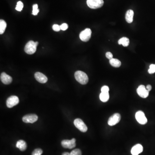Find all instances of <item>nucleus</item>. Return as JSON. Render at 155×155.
I'll return each instance as SVG.
<instances>
[{"label": "nucleus", "instance_id": "nucleus-1", "mask_svg": "<svg viewBox=\"0 0 155 155\" xmlns=\"http://www.w3.org/2000/svg\"><path fill=\"white\" fill-rule=\"evenodd\" d=\"M75 77L76 81L82 84H86L89 82V77L84 72L78 71L75 73Z\"/></svg>", "mask_w": 155, "mask_h": 155}, {"label": "nucleus", "instance_id": "nucleus-2", "mask_svg": "<svg viewBox=\"0 0 155 155\" xmlns=\"http://www.w3.org/2000/svg\"><path fill=\"white\" fill-rule=\"evenodd\" d=\"M38 44H39V42H38L29 41L26 44L25 47V51L28 54H34L36 51L37 47Z\"/></svg>", "mask_w": 155, "mask_h": 155}, {"label": "nucleus", "instance_id": "nucleus-3", "mask_svg": "<svg viewBox=\"0 0 155 155\" xmlns=\"http://www.w3.org/2000/svg\"><path fill=\"white\" fill-rule=\"evenodd\" d=\"M87 3L90 8L93 9L101 8L104 4L103 0H87Z\"/></svg>", "mask_w": 155, "mask_h": 155}, {"label": "nucleus", "instance_id": "nucleus-4", "mask_svg": "<svg viewBox=\"0 0 155 155\" xmlns=\"http://www.w3.org/2000/svg\"><path fill=\"white\" fill-rule=\"evenodd\" d=\"M75 126L82 132H85L88 130V127L83 121L80 118H76L74 121Z\"/></svg>", "mask_w": 155, "mask_h": 155}, {"label": "nucleus", "instance_id": "nucleus-5", "mask_svg": "<svg viewBox=\"0 0 155 155\" xmlns=\"http://www.w3.org/2000/svg\"><path fill=\"white\" fill-rule=\"evenodd\" d=\"M91 30L89 28H86L80 33L79 37L83 42H88L91 39Z\"/></svg>", "mask_w": 155, "mask_h": 155}, {"label": "nucleus", "instance_id": "nucleus-6", "mask_svg": "<svg viewBox=\"0 0 155 155\" xmlns=\"http://www.w3.org/2000/svg\"><path fill=\"white\" fill-rule=\"evenodd\" d=\"M75 141H76V140L75 138H73L71 140H64L61 142V145L62 147L65 148L72 149L75 147L76 146Z\"/></svg>", "mask_w": 155, "mask_h": 155}, {"label": "nucleus", "instance_id": "nucleus-7", "mask_svg": "<svg viewBox=\"0 0 155 155\" xmlns=\"http://www.w3.org/2000/svg\"><path fill=\"white\" fill-rule=\"evenodd\" d=\"M135 118L138 122L140 124L145 125L147 122V119L142 111H138L135 114Z\"/></svg>", "mask_w": 155, "mask_h": 155}, {"label": "nucleus", "instance_id": "nucleus-8", "mask_svg": "<svg viewBox=\"0 0 155 155\" xmlns=\"http://www.w3.org/2000/svg\"><path fill=\"white\" fill-rule=\"evenodd\" d=\"M19 98L16 96H11L8 98L6 101L7 107L9 108L13 107L19 103Z\"/></svg>", "mask_w": 155, "mask_h": 155}, {"label": "nucleus", "instance_id": "nucleus-9", "mask_svg": "<svg viewBox=\"0 0 155 155\" xmlns=\"http://www.w3.org/2000/svg\"><path fill=\"white\" fill-rule=\"evenodd\" d=\"M38 119V116L34 114L26 115L23 117L22 118L23 122L26 123H33L36 122Z\"/></svg>", "mask_w": 155, "mask_h": 155}, {"label": "nucleus", "instance_id": "nucleus-10", "mask_svg": "<svg viewBox=\"0 0 155 155\" xmlns=\"http://www.w3.org/2000/svg\"><path fill=\"white\" fill-rule=\"evenodd\" d=\"M121 120V116L119 113H115L109 119L108 124L110 126H113L118 123Z\"/></svg>", "mask_w": 155, "mask_h": 155}, {"label": "nucleus", "instance_id": "nucleus-11", "mask_svg": "<svg viewBox=\"0 0 155 155\" xmlns=\"http://www.w3.org/2000/svg\"><path fill=\"white\" fill-rule=\"evenodd\" d=\"M137 92L139 96L143 98H147L149 94V91L143 85H140L137 89Z\"/></svg>", "mask_w": 155, "mask_h": 155}, {"label": "nucleus", "instance_id": "nucleus-12", "mask_svg": "<svg viewBox=\"0 0 155 155\" xmlns=\"http://www.w3.org/2000/svg\"><path fill=\"white\" fill-rule=\"evenodd\" d=\"M143 151V147L141 144H137L134 145L131 150V154L132 155H138Z\"/></svg>", "mask_w": 155, "mask_h": 155}, {"label": "nucleus", "instance_id": "nucleus-13", "mask_svg": "<svg viewBox=\"0 0 155 155\" xmlns=\"http://www.w3.org/2000/svg\"><path fill=\"white\" fill-rule=\"evenodd\" d=\"M35 77L36 80L41 83H45L48 81V78L42 73L37 72L35 74Z\"/></svg>", "mask_w": 155, "mask_h": 155}, {"label": "nucleus", "instance_id": "nucleus-14", "mask_svg": "<svg viewBox=\"0 0 155 155\" xmlns=\"http://www.w3.org/2000/svg\"><path fill=\"white\" fill-rule=\"evenodd\" d=\"M1 80L4 84H9L12 82L13 79L11 76L8 75L6 73H2L1 75Z\"/></svg>", "mask_w": 155, "mask_h": 155}, {"label": "nucleus", "instance_id": "nucleus-15", "mask_svg": "<svg viewBox=\"0 0 155 155\" xmlns=\"http://www.w3.org/2000/svg\"><path fill=\"white\" fill-rule=\"evenodd\" d=\"M134 15V12L132 10H129L126 12L125 14V19L127 23L131 24L133 21V17Z\"/></svg>", "mask_w": 155, "mask_h": 155}, {"label": "nucleus", "instance_id": "nucleus-16", "mask_svg": "<svg viewBox=\"0 0 155 155\" xmlns=\"http://www.w3.org/2000/svg\"><path fill=\"white\" fill-rule=\"evenodd\" d=\"M16 147L19 149L21 151H24L26 149L27 144L24 140H19L17 143Z\"/></svg>", "mask_w": 155, "mask_h": 155}, {"label": "nucleus", "instance_id": "nucleus-17", "mask_svg": "<svg viewBox=\"0 0 155 155\" xmlns=\"http://www.w3.org/2000/svg\"><path fill=\"white\" fill-rule=\"evenodd\" d=\"M129 39L126 37H123L118 40V43L119 44H122L124 47H127L129 44Z\"/></svg>", "mask_w": 155, "mask_h": 155}, {"label": "nucleus", "instance_id": "nucleus-18", "mask_svg": "<svg viewBox=\"0 0 155 155\" xmlns=\"http://www.w3.org/2000/svg\"><path fill=\"white\" fill-rule=\"evenodd\" d=\"M109 63L111 66L114 67L118 68L121 66V62L117 59L113 58L109 60Z\"/></svg>", "mask_w": 155, "mask_h": 155}, {"label": "nucleus", "instance_id": "nucleus-19", "mask_svg": "<svg viewBox=\"0 0 155 155\" xmlns=\"http://www.w3.org/2000/svg\"><path fill=\"white\" fill-rule=\"evenodd\" d=\"M109 98V93H102L100 95V99L103 102H106Z\"/></svg>", "mask_w": 155, "mask_h": 155}, {"label": "nucleus", "instance_id": "nucleus-20", "mask_svg": "<svg viewBox=\"0 0 155 155\" xmlns=\"http://www.w3.org/2000/svg\"><path fill=\"white\" fill-rule=\"evenodd\" d=\"M6 27H7V24L5 21L3 19H1L0 20V34L1 35L3 34L4 33Z\"/></svg>", "mask_w": 155, "mask_h": 155}, {"label": "nucleus", "instance_id": "nucleus-21", "mask_svg": "<svg viewBox=\"0 0 155 155\" xmlns=\"http://www.w3.org/2000/svg\"><path fill=\"white\" fill-rule=\"evenodd\" d=\"M24 8V3L22 2L19 1L17 3V6H16V10L17 11H21Z\"/></svg>", "mask_w": 155, "mask_h": 155}, {"label": "nucleus", "instance_id": "nucleus-22", "mask_svg": "<svg viewBox=\"0 0 155 155\" xmlns=\"http://www.w3.org/2000/svg\"><path fill=\"white\" fill-rule=\"evenodd\" d=\"M39 11L38 9V5L37 4H35L33 5V14L35 16L37 15Z\"/></svg>", "mask_w": 155, "mask_h": 155}, {"label": "nucleus", "instance_id": "nucleus-23", "mask_svg": "<svg viewBox=\"0 0 155 155\" xmlns=\"http://www.w3.org/2000/svg\"><path fill=\"white\" fill-rule=\"evenodd\" d=\"M70 155H82V151L79 149H75L70 153Z\"/></svg>", "mask_w": 155, "mask_h": 155}, {"label": "nucleus", "instance_id": "nucleus-24", "mask_svg": "<svg viewBox=\"0 0 155 155\" xmlns=\"http://www.w3.org/2000/svg\"><path fill=\"white\" fill-rule=\"evenodd\" d=\"M43 151L41 149H36L33 151L32 155H41Z\"/></svg>", "mask_w": 155, "mask_h": 155}, {"label": "nucleus", "instance_id": "nucleus-25", "mask_svg": "<svg viewBox=\"0 0 155 155\" xmlns=\"http://www.w3.org/2000/svg\"><path fill=\"white\" fill-rule=\"evenodd\" d=\"M149 73L150 74L154 73H155V64H151L149 66V69H148Z\"/></svg>", "mask_w": 155, "mask_h": 155}, {"label": "nucleus", "instance_id": "nucleus-26", "mask_svg": "<svg viewBox=\"0 0 155 155\" xmlns=\"http://www.w3.org/2000/svg\"><path fill=\"white\" fill-rule=\"evenodd\" d=\"M53 29L55 32H59L61 30L60 26L57 24H54L53 26Z\"/></svg>", "mask_w": 155, "mask_h": 155}, {"label": "nucleus", "instance_id": "nucleus-27", "mask_svg": "<svg viewBox=\"0 0 155 155\" xmlns=\"http://www.w3.org/2000/svg\"><path fill=\"white\" fill-rule=\"evenodd\" d=\"M109 88L107 86H103L101 88V91L102 93H109Z\"/></svg>", "mask_w": 155, "mask_h": 155}, {"label": "nucleus", "instance_id": "nucleus-28", "mask_svg": "<svg viewBox=\"0 0 155 155\" xmlns=\"http://www.w3.org/2000/svg\"><path fill=\"white\" fill-rule=\"evenodd\" d=\"M106 56L107 58L109 60L113 58V54L111 52H107L106 53Z\"/></svg>", "mask_w": 155, "mask_h": 155}, {"label": "nucleus", "instance_id": "nucleus-29", "mask_svg": "<svg viewBox=\"0 0 155 155\" xmlns=\"http://www.w3.org/2000/svg\"><path fill=\"white\" fill-rule=\"evenodd\" d=\"M60 28L61 30H63V31H65L68 28V25L66 24H63L60 26Z\"/></svg>", "mask_w": 155, "mask_h": 155}, {"label": "nucleus", "instance_id": "nucleus-30", "mask_svg": "<svg viewBox=\"0 0 155 155\" xmlns=\"http://www.w3.org/2000/svg\"><path fill=\"white\" fill-rule=\"evenodd\" d=\"M146 89H147V90L149 91H150L151 90V89H152V86H151V85L148 84V85H147V87H146Z\"/></svg>", "mask_w": 155, "mask_h": 155}, {"label": "nucleus", "instance_id": "nucleus-31", "mask_svg": "<svg viewBox=\"0 0 155 155\" xmlns=\"http://www.w3.org/2000/svg\"><path fill=\"white\" fill-rule=\"evenodd\" d=\"M62 155H70V154L68 152H64L62 154Z\"/></svg>", "mask_w": 155, "mask_h": 155}]
</instances>
